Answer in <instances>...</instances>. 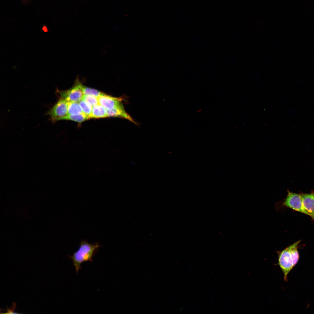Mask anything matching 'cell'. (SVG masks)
Masks as SVG:
<instances>
[{"label":"cell","mask_w":314,"mask_h":314,"mask_svg":"<svg viewBox=\"0 0 314 314\" xmlns=\"http://www.w3.org/2000/svg\"><path fill=\"white\" fill-rule=\"evenodd\" d=\"M301 199V213L310 217L314 221V191L309 193H300Z\"/></svg>","instance_id":"5"},{"label":"cell","mask_w":314,"mask_h":314,"mask_svg":"<svg viewBox=\"0 0 314 314\" xmlns=\"http://www.w3.org/2000/svg\"><path fill=\"white\" fill-rule=\"evenodd\" d=\"M82 90L84 95H89L99 98L105 94L96 90L83 85Z\"/></svg>","instance_id":"12"},{"label":"cell","mask_w":314,"mask_h":314,"mask_svg":"<svg viewBox=\"0 0 314 314\" xmlns=\"http://www.w3.org/2000/svg\"><path fill=\"white\" fill-rule=\"evenodd\" d=\"M301 203L300 193L297 194L288 190L287 195L282 205L301 213Z\"/></svg>","instance_id":"6"},{"label":"cell","mask_w":314,"mask_h":314,"mask_svg":"<svg viewBox=\"0 0 314 314\" xmlns=\"http://www.w3.org/2000/svg\"><path fill=\"white\" fill-rule=\"evenodd\" d=\"M24 0V1H26V0Z\"/></svg>","instance_id":"15"},{"label":"cell","mask_w":314,"mask_h":314,"mask_svg":"<svg viewBox=\"0 0 314 314\" xmlns=\"http://www.w3.org/2000/svg\"><path fill=\"white\" fill-rule=\"evenodd\" d=\"M82 100L89 103L92 106L99 104L98 98L91 95H84Z\"/></svg>","instance_id":"14"},{"label":"cell","mask_w":314,"mask_h":314,"mask_svg":"<svg viewBox=\"0 0 314 314\" xmlns=\"http://www.w3.org/2000/svg\"><path fill=\"white\" fill-rule=\"evenodd\" d=\"M98 98L99 104L106 110H110L123 105L121 98L113 97L105 94Z\"/></svg>","instance_id":"7"},{"label":"cell","mask_w":314,"mask_h":314,"mask_svg":"<svg viewBox=\"0 0 314 314\" xmlns=\"http://www.w3.org/2000/svg\"><path fill=\"white\" fill-rule=\"evenodd\" d=\"M68 102L60 98L57 102L48 111L46 114L50 117L51 121L54 123L63 120L68 115Z\"/></svg>","instance_id":"4"},{"label":"cell","mask_w":314,"mask_h":314,"mask_svg":"<svg viewBox=\"0 0 314 314\" xmlns=\"http://www.w3.org/2000/svg\"><path fill=\"white\" fill-rule=\"evenodd\" d=\"M300 242L299 240L278 253V264L283 273L285 281H287L288 275L299 261L298 248Z\"/></svg>","instance_id":"1"},{"label":"cell","mask_w":314,"mask_h":314,"mask_svg":"<svg viewBox=\"0 0 314 314\" xmlns=\"http://www.w3.org/2000/svg\"><path fill=\"white\" fill-rule=\"evenodd\" d=\"M99 247L98 242L90 244L85 240L81 241L78 250L69 256L76 273L81 269V265L83 263L89 261H92V258L97 252Z\"/></svg>","instance_id":"2"},{"label":"cell","mask_w":314,"mask_h":314,"mask_svg":"<svg viewBox=\"0 0 314 314\" xmlns=\"http://www.w3.org/2000/svg\"><path fill=\"white\" fill-rule=\"evenodd\" d=\"M78 102L81 107L83 113L88 116L89 119H90V117L92 112V106L89 103L82 99L79 101Z\"/></svg>","instance_id":"13"},{"label":"cell","mask_w":314,"mask_h":314,"mask_svg":"<svg viewBox=\"0 0 314 314\" xmlns=\"http://www.w3.org/2000/svg\"><path fill=\"white\" fill-rule=\"evenodd\" d=\"M88 119L89 117L83 113L80 114L76 115H68L64 118L63 120H70L81 123Z\"/></svg>","instance_id":"11"},{"label":"cell","mask_w":314,"mask_h":314,"mask_svg":"<svg viewBox=\"0 0 314 314\" xmlns=\"http://www.w3.org/2000/svg\"><path fill=\"white\" fill-rule=\"evenodd\" d=\"M83 85L77 78L74 85L71 88L65 90L57 89L56 93L58 94L60 98L68 102H78L82 99L84 95L82 90Z\"/></svg>","instance_id":"3"},{"label":"cell","mask_w":314,"mask_h":314,"mask_svg":"<svg viewBox=\"0 0 314 314\" xmlns=\"http://www.w3.org/2000/svg\"><path fill=\"white\" fill-rule=\"evenodd\" d=\"M68 115H76L83 113L78 102H68Z\"/></svg>","instance_id":"10"},{"label":"cell","mask_w":314,"mask_h":314,"mask_svg":"<svg viewBox=\"0 0 314 314\" xmlns=\"http://www.w3.org/2000/svg\"><path fill=\"white\" fill-rule=\"evenodd\" d=\"M107 117L106 110L99 104L92 106L90 118H98Z\"/></svg>","instance_id":"9"},{"label":"cell","mask_w":314,"mask_h":314,"mask_svg":"<svg viewBox=\"0 0 314 314\" xmlns=\"http://www.w3.org/2000/svg\"><path fill=\"white\" fill-rule=\"evenodd\" d=\"M107 117H119L127 119L134 123H136L125 110L123 105L110 110H106Z\"/></svg>","instance_id":"8"}]
</instances>
